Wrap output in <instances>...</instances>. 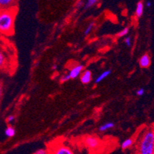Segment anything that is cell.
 <instances>
[{"instance_id":"obj_19","label":"cell","mask_w":154,"mask_h":154,"mask_svg":"<svg viewBox=\"0 0 154 154\" xmlns=\"http://www.w3.org/2000/svg\"><path fill=\"white\" fill-rule=\"evenodd\" d=\"M70 79H71V78H70V76L68 74V75H63V76H61V78H60V82H61V83H64V82L69 81Z\"/></svg>"},{"instance_id":"obj_7","label":"cell","mask_w":154,"mask_h":154,"mask_svg":"<svg viewBox=\"0 0 154 154\" xmlns=\"http://www.w3.org/2000/svg\"><path fill=\"white\" fill-rule=\"evenodd\" d=\"M140 66L143 68H147L150 66L151 58L148 54H145L140 57L139 60Z\"/></svg>"},{"instance_id":"obj_4","label":"cell","mask_w":154,"mask_h":154,"mask_svg":"<svg viewBox=\"0 0 154 154\" xmlns=\"http://www.w3.org/2000/svg\"><path fill=\"white\" fill-rule=\"evenodd\" d=\"M84 70V65L82 64H78L76 66H75L70 71L68 75L70 76V78L71 79H75V78H77L78 77H79L81 75V74L82 73Z\"/></svg>"},{"instance_id":"obj_1","label":"cell","mask_w":154,"mask_h":154,"mask_svg":"<svg viewBox=\"0 0 154 154\" xmlns=\"http://www.w3.org/2000/svg\"><path fill=\"white\" fill-rule=\"evenodd\" d=\"M137 154H154V132L152 128L144 131L139 137Z\"/></svg>"},{"instance_id":"obj_12","label":"cell","mask_w":154,"mask_h":154,"mask_svg":"<svg viewBox=\"0 0 154 154\" xmlns=\"http://www.w3.org/2000/svg\"><path fill=\"white\" fill-rule=\"evenodd\" d=\"M114 126H115L114 123L107 122V123H106V124L101 125L100 127H99V131H100V132H104V131H107V130H110V129L114 127Z\"/></svg>"},{"instance_id":"obj_14","label":"cell","mask_w":154,"mask_h":154,"mask_svg":"<svg viewBox=\"0 0 154 154\" xmlns=\"http://www.w3.org/2000/svg\"><path fill=\"white\" fill-rule=\"evenodd\" d=\"M97 2H98L97 0H88V1L84 4V9H90V8H91V7L94 6Z\"/></svg>"},{"instance_id":"obj_2","label":"cell","mask_w":154,"mask_h":154,"mask_svg":"<svg viewBox=\"0 0 154 154\" xmlns=\"http://www.w3.org/2000/svg\"><path fill=\"white\" fill-rule=\"evenodd\" d=\"M15 13L12 10H2L0 12V32L10 35L13 32Z\"/></svg>"},{"instance_id":"obj_16","label":"cell","mask_w":154,"mask_h":154,"mask_svg":"<svg viewBox=\"0 0 154 154\" xmlns=\"http://www.w3.org/2000/svg\"><path fill=\"white\" fill-rule=\"evenodd\" d=\"M94 26V22H91V23L88 25V27H87L86 29L85 30V32H84L85 35H88L90 34V32H91V30L93 29Z\"/></svg>"},{"instance_id":"obj_24","label":"cell","mask_w":154,"mask_h":154,"mask_svg":"<svg viewBox=\"0 0 154 154\" xmlns=\"http://www.w3.org/2000/svg\"><path fill=\"white\" fill-rule=\"evenodd\" d=\"M2 84L0 82V99L2 98Z\"/></svg>"},{"instance_id":"obj_11","label":"cell","mask_w":154,"mask_h":154,"mask_svg":"<svg viewBox=\"0 0 154 154\" xmlns=\"http://www.w3.org/2000/svg\"><path fill=\"white\" fill-rule=\"evenodd\" d=\"M111 74V70H107V71H104L103 72H102L100 75H99L97 78L95 79V83L98 84L100 82H102L103 80H104L105 78H107L109 75Z\"/></svg>"},{"instance_id":"obj_15","label":"cell","mask_w":154,"mask_h":154,"mask_svg":"<svg viewBox=\"0 0 154 154\" xmlns=\"http://www.w3.org/2000/svg\"><path fill=\"white\" fill-rule=\"evenodd\" d=\"M6 57H5V54L0 50V69L3 68L6 64Z\"/></svg>"},{"instance_id":"obj_22","label":"cell","mask_w":154,"mask_h":154,"mask_svg":"<svg viewBox=\"0 0 154 154\" xmlns=\"http://www.w3.org/2000/svg\"><path fill=\"white\" fill-rule=\"evenodd\" d=\"M15 120V117L14 115H9V117H8L6 118L7 123H9V124L12 123V121H14V120Z\"/></svg>"},{"instance_id":"obj_13","label":"cell","mask_w":154,"mask_h":154,"mask_svg":"<svg viewBox=\"0 0 154 154\" xmlns=\"http://www.w3.org/2000/svg\"><path fill=\"white\" fill-rule=\"evenodd\" d=\"M5 135L9 138L13 137L15 135V130L14 129V127H12V126H9L7 127L5 131Z\"/></svg>"},{"instance_id":"obj_23","label":"cell","mask_w":154,"mask_h":154,"mask_svg":"<svg viewBox=\"0 0 154 154\" xmlns=\"http://www.w3.org/2000/svg\"><path fill=\"white\" fill-rule=\"evenodd\" d=\"M84 4H85V2H83V1H79V2H77L76 7L77 8H81L82 6V5H84Z\"/></svg>"},{"instance_id":"obj_10","label":"cell","mask_w":154,"mask_h":154,"mask_svg":"<svg viewBox=\"0 0 154 154\" xmlns=\"http://www.w3.org/2000/svg\"><path fill=\"white\" fill-rule=\"evenodd\" d=\"M134 139H132V138H128V139H127V140H125L124 141H123L122 143H121V145H120V147H121V149H122L125 150V149H129V148H131V146L134 145Z\"/></svg>"},{"instance_id":"obj_8","label":"cell","mask_w":154,"mask_h":154,"mask_svg":"<svg viewBox=\"0 0 154 154\" xmlns=\"http://www.w3.org/2000/svg\"><path fill=\"white\" fill-rule=\"evenodd\" d=\"M15 3L14 0H0V9L8 10V9H10Z\"/></svg>"},{"instance_id":"obj_21","label":"cell","mask_w":154,"mask_h":154,"mask_svg":"<svg viewBox=\"0 0 154 154\" xmlns=\"http://www.w3.org/2000/svg\"><path fill=\"white\" fill-rule=\"evenodd\" d=\"M144 93H145V90H144L143 88H139V89L137 90V91H136V94H137V95H138V96H142V95L144 94Z\"/></svg>"},{"instance_id":"obj_6","label":"cell","mask_w":154,"mask_h":154,"mask_svg":"<svg viewBox=\"0 0 154 154\" xmlns=\"http://www.w3.org/2000/svg\"><path fill=\"white\" fill-rule=\"evenodd\" d=\"M80 79H81V82L84 85H88V84L90 83L92 80V73L91 71H89V70H85L80 75Z\"/></svg>"},{"instance_id":"obj_9","label":"cell","mask_w":154,"mask_h":154,"mask_svg":"<svg viewBox=\"0 0 154 154\" xmlns=\"http://www.w3.org/2000/svg\"><path fill=\"white\" fill-rule=\"evenodd\" d=\"M143 9H144V4L142 1L137 2V6H136V10H135V15L137 18H140L142 16L143 13Z\"/></svg>"},{"instance_id":"obj_20","label":"cell","mask_w":154,"mask_h":154,"mask_svg":"<svg viewBox=\"0 0 154 154\" xmlns=\"http://www.w3.org/2000/svg\"><path fill=\"white\" fill-rule=\"evenodd\" d=\"M34 154H48V152L46 149H40L36 150L35 152H34Z\"/></svg>"},{"instance_id":"obj_25","label":"cell","mask_w":154,"mask_h":154,"mask_svg":"<svg viewBox=\"0 0 154 154\" xmlns=\"http://www.w3.org/2000/svg\"><path fill=\"white\" fill-rule=\"evenodd\" d=\"M146 6L147 7H150L151 6V2H146Z\"/></svg>"},{"instance_id":"obj_3","label":"cell","mask_w":154,"mask_h":154,"mask_svg":"<svg viewBox=\"0 0 154 154\" xmlns=\"http://www.w3.org/2000/svg\"><path fill=\"white\" fill-rule=\"evenodd\" d=\"M85 144L87 147L90 149H96L100 145V140L94 136H88L85 137Z\"/></svg>"},{"instance_id":"obj_17","label":"cell","mask_w":154,"mask_h":154,"mask_svg":"<svg viewBox=\"0 0 154 154\" xmlns=\"http://www.w3.org/2000/svg\"><path fill=\"white\" fill-rule=\"evenodd\" d=\"M129 33V29L128 28H124L123 30L120 31V32L118 33V35H117V36L120 38L121 37H124V36L127 35V34Z\"/></svg>"},{"instance_id":"obj_5","label":"cell","mask_w":154,"mask_h":154,"mask_svg":"<svg viewBox=\"0 0 154 154\" xmlns=\"http://www.w3.org/2000/svg\"><path fill=\"white\" fill-rule=\"evenodd\" d=\"M51 154H74L72 149L65 145H58Z\"/></svg>"},{"instance_id":"obj_18","label":"cell","mask_w":154,"mask_h":154,"mask_svg":"<svg viewBox=\"0 0 154 154\" xmlns=\"http://www.w3.org/2000/svg\"><path fill=\"white\" fill-rule=\"evenodd\" d=\"M124 42H125V44L127 45L128 47H131V44H132V38H131V37H130V36L126 37L125 38H124Z\"/></svg>"}]
</instances>
